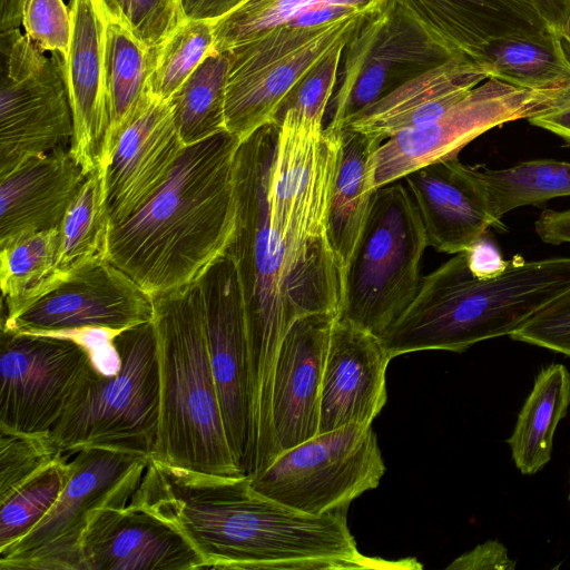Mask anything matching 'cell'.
Listing matches in <instances>:
<instances>
[{
  "label": "cell",
  "instance_id": "25",
  "mask_svg": "<svg viewBox=\"0 0 570 570\" xmlns=\"http://www.w3.org/2000/svg\"><path fill=\"white\" fill-rule=\"evenodd\" d=\"M87 174L60 149L31 158L0 179V246L22 235L60 228Z\"/></svg>",
  "mask_w": 570,
  "mask_h": 570
},
{
  "label": "cell",
  "instance_id": "44",
  "mask_svg": "<svg viewBox=\"0 0 570 570\" xmlns=\"http://www.w3.org/2000/svg\"><path fill=\"white\" fill-rule=\"evenodd\" d=\"M528 121L561 137L570 145V83L564 88L556 108L534 116Z\"/></svg>",
  "mask_w": 570,
  "mask_h": 570
},
{
  "label": "cell",
  "instance_id": "41",
  "mask_svg": "<svg viewBox=\"0 0 570 570\" xmlns=\"http://www.w3.org/2000/svg\"><path fill=\"white\" fill-rule=\"evenodd\" d=\"M510 337L570 357V289L540 309Z\"/></svg>",
  "mask_w": 570,
  "mask_h": 570
},
{
  "label": "cell",
  "instance_id": "45",
  "mask_svg": "<svg viewBox=\"0 0 570 570\" xmlns=\"http://www.w3.org/2000/svg\"><path fill=\"white\" fill-rule=\"evenodd\" d=\"M534 229L544 243L552 245L570 243V208L543 210L534 224Z\"/></svg>",
  "mask_w": 570,
  "mask_h": 570
},
{
  "label": "cell",
  "instance_id": "35",
  "mask_svg": "<svg viewBox=\"0 0 570 570\" xmlns=\"http://www.w3.org/2000/svg\"><path fill=\"white\" fill-rule=\"evenodd\" d=\"M213 46L214 22L185 19L159 46L149 49L148 89L169 100Z\"/></svg>",
  "mask_w": 570,
  "mask_h": 570
},
{
  "label": "cell",
  "instance_id": "16",
  "mask_svg": "<svg viewBox=\"0 0 570 570\" xmlns=\"http://www.w3.org/2000/svg\"><path fill=\"white\" fill-rule=\"evenodd\" d=\"M154 298L108 258L89 262L9 321L1 331L62 334L83 328L120 332L151 322Z\"/></svg>",
  "mask_w": 570,
  "mask_h": 570
},
{
  "label": "cell",
  "instance_id": "33",
  "mask_svg": "<svg viewBox=\"0 0 570 570\" xmlns=\"http://www.w3.org/2000/svg\"><path fill=\"white\" fill-rule=\"evenodd\" d=\"M471 169L500 220L515 208L570 196V163L567 161L533 159L503 169L472 166Z\"/></svg>",
  "mask_w": 570,
  "mask_h": 570
},
{
  "label": "cell",
  "instance_id": "3",
  "mask_svg": "<svg viewBox=\"0 0 570 570\" xmlns=\"http://www.w3.org/2000/svg\"><path fill=\"white\" fill-rule=\"evenodd\" d=\"M240 142L224 130L187 146L155 195L110 227L107 258L150 295L197 283L226 253Z\"/></svg>",
  "mask_w": 570,
  "mask_h": 570
},
{
  "label": "cell",
  "instance_id": "37",
  "mask_svg": "<svg viewBox=\"0 0 570 570\" xmlns=\"http://www.w3.org/2000/svg\"><path fill=\"white\" fill-rule=\"evenodd\" d=\"M61 454L50 432L26 434L0 432V502Z\"/></svg>",
  "mask_w": 570,
  "mask_h": 570
},
{
  "label": "cell",
  "instance_id": "27",
  "mask_svg": "<svg viewBox=\"0 0 570 570\" xmlns=\"http://www.w3.org/2000/svg\"><path fill=\"white\" fill-rule=\"evenodd\" d=\"M569 405L570 372L551 364L538 374L507 441L522 474H535L550 461L557 426Z\"/></svg>",
  "mask_w": 570,
  "mask_h": 570
},
{
  "label": "cell",
  "instance_id": "32",
  "mask_svg": "<svg viewBox=\"0 0 570 570\" xmlns=\"http://www.w3.org/2000/svg\"><path fill=\"white\" fill-rule=\"evenodd\" d=\"M110 227L100 166L87 176L60 225L59 272L68 276L89 262L107 258Z\"/></svg>",
  "mask_w": 570,
  "mask_h": 570
},
{
  "label": "cell",
  "instance_id": "49",
  "mask_svg": "<svg viewBox=\"0 0 570 570\" xmlns=\"http://www.w3.org/2000/svg\"><path fill=\"white\" fill-rule=\"evenodd\" d=\"M564 52L570 60V13L559 33Z\"/></svg>",
  "mask_w": 570,
  "mask_h": 570
},
{
  "label": "cell",
  "instance_id": "47",
  "mask_svg": "<svg viewBox=\"0 0 570 570\" xmlns=\"http://www.w3.org/2000/svg\"><path fill=\"white\" fill-rule=\"evenodd\" d=\"M550 27L559 35L570 13V0H531Z\"/></svg>",
  "mask_w": 570,
  "mask_h": 570
},
{
  "label": "cell",
  "instance_id": "43",
  "mask_svg": "<svg viewBox=\"0 0 570 570\" xmlns=\"http://www.w3.org/2000/svg\"><path fill=\"white\" fill-rule=\"evenodd\" d=\"M471 274L481 279L494 278L505 272L509 261L504 259L499 246L485 233L464 252Z\"/></svg>",
  "mask_w": 570,
  "mask_h": 570
},
{
  "label": "cell",
  "instance_id": "21",
  "mask_svg": "<svg viewBox=\"0 0 570 570\" xmlns=\"http://www.w3.org/2000/svg\"><path fill=\"white\" fill-rule=\"evenodd\" d=\"M72 32L66 79L73 118L69 153L89 175L101 166L109 131L105 16L99 0H70Z\"/></svg>",
  "mask_w": 570,
  "mask_h": 570
},
{
  "label": "cell",
  "instance_id": "26",
  "mask_svg": "<svg viewBox=\"0 0 570 570\" xmlns=\"http://www.w3.org/2000/svg\"><path fill=\"white\" fill-rule=\"evenodd\" d=\"M340 130L341 154L330 204L328 234L346 275L374 194L370 186L368 161L382 142L347 128Z\"/></svg>",
  "mask_w": 570,
  "mask_h": 570
},
{
  "label": "cell",
  "instance_id": "17",
  "mask_svg": "<svg viewBox=\"0 0 570 570\" xmlns=\"http://www.w3.org/2000/svg\"><path fill=\"white\" fill-rule=\"evenodd\" d=\"M185 148L170 100L147 88L102 166L111 226L125 220L155 195Z\"/></svg>",
  "mask_w": 570,
  "mask_h": 570
},
{
  "label": "cell",
  "instance_id": "28",
  "mask_svg": "<svg viewBox=\"0 0 570 570\" xmlns=\"http://www.w3.org/2000/svg\"><path fill=\"white\" fill-rule=\"evenodd\" d=\"M60 229L22 235L0 246L2 320L26 309L67 276L58 269Z\"/></svg>",
  "mask_w": 570,
  "mask_h": 570
},
{
  "label": "cell",
  "instance_id": "31",
  "mask_svg": "<svg viewBox=\"0 0 570 570\" xmlns=\"http://www.w3.org/2000/svg\"><path fill=\"white\" fill-rule=\"evenodd\" d=\"M228 65V52L210 51L169 99L185 147L226 130Z\"/></svg>",
  "mask_w": 570,
  "mask_h": 570
},
{
  "label": "cell",
  "instance_id": "40",
  "mask_svg": "<svg viewBox=\"0 0 570 570\" xmlns=\"http://www.w3.org/2000/svg\"><path fill=\"white\" fill-rule=\"evenodd\" d=\"M344 49L345 47L334 49L294 87L282 105L277 120L289 109L324 120L326 107L334 92Z\"/></svg>",
  "mask_w": 570,
  "mask_h": 570
},
{
  "label": "cell",
  "instance_id": "9",
  "mask_svg": "<svg viewBox=\"0 0 570 570\" xmlns=\"http://www.w3.org/2000/svg\"><path fill=\"white\" fill-rule=\"evenodd\" d=\"M50 53L19 28L0 32V179L31 158L71 145L65 58Z\"/></svg>",
  "mask_w": 570,
  "mask_h": 570
},
{
  "label": "cell",
  "instance_id": "5",
  "mask_svg": "<svg viewBox=\"0 0 570 570\" xmlns=\"http://www.w3.org/2000/svg\"><path fill=\"white\" fill-rule=\"evenodd\" d=\"M153 298L159 416L150 459L199 473L245 475L225 432L198 282Z\"/></svg>",
  "mask_w": 570,
  "mask_h": 570
},
{
  "label": "cell",
  "instance_id": "29",
  "mask_svg": "<svg viewBox=\"0 0 570 570\" xmlns=\"http://www.w3.org/2000/svg\"><path fill=\"white\" fill-rule=\"evenodd\" d=\"M102 11L106 22L105 81L110 124L101 166L106 164L117 135L148 88L150 63L149 49L118 18L104 8Z\"/></svg>",
  "mask_w": 570,
  "mask_h": 570
},
{
  "label": "cell",
  "instance_id": "11",
  "mask_svg": "<svg viewBox=\"0 0 570 570\" xmlns=\"http://www.w3.org/2000/svg\"><path fill=\"white\" fill-rule=\"evenodd\" d=\"M385 465L372 424L350 423L279 453L256 475L254 490L296 511L322 515L347 510L375 489Z\"/></svg>",
  "mask_w": 570,
  "mask_h": 570
},
{
  "label": "cell",
  "instance_id": "14",
  "mask_svg": "<svg viewBox=\"0 0 570 570\" xmlns=\"http://www.w3.org/2000/svg\"><path fill=\"white\" fill-rule=\"evenodd\" d=\"M90 361L71 336L1 331L0 432L49 433Z\"/></svg>",
  "mask_w": 570,
  "mask_h": 570
},
{
  "label": "cell",
  "instance_id": "7",
  "mask_svg": "<svg viewBox=\"0 0 570 570\" xmlns=\"http://www.w3.org/2000/svg\"><path fill=\"white\" fill-rule=\"evenodd\" d=\"M428 246L421 215L406 185L397 180L377 188L346 269L337 318L382 336L415 297Z\"/></svg>",
  "mask_w": 570,
  "mask_h": 570
},
{
  "label": "cell",
  "instance_id": "12",
  "mask_svg": "<svg viewBox=\"0 0 570 570\" xmlns=\"http://www.w3.org/2000/svg\"><path fill=\"white\" fill-rule=\"evenodd\" d=\"M566 87L538 91L485 79L435 120L384 140L368 161L371 189L375 191L428 165L458 158L468 144L494 127L553 109Z\"/></svg>",
  "mask_w": 570,
  "mask_h": 570
},
{
  "label": "cell",
  "instance_id": "15",
  "mask_svg": "<svg viewBox=\"0 0 570 570\" xmlns=\"http://www.w3.org/2000/svg\"><path fill=\"white\" fill-rule=\"evenodd\" d=\"M207 347L227 440L243 473L250 449V374L246 309L234 261L219 257L199 278Z\"/></svg>",
  "mask_w": 570,
  "mask_h": 570
},
{
  "label": "cell",
  "instance_id": "34",
  "mask_svg": "<svg viewBox=\"0 0 570 570\" xmlns=\"http://www.w3.org/2000/svg\"><path fill=\"white\" fill-rule=\"evenodd\" d=\"M390 0H245L234 11L214 22L212 51L226 52L272 29L291 27L305 13L324 6L358 11H381Z\"/></svg>",
  "mask_w": 570,
  "mask_h": 570
},
{
  "label": "cell",
  "instance_id": "22",
  "mask_svg": "<svg viewBox=\"0 0 570 570\" xmlns=\"http://www.w3.org/2000/svg\"><path fill=\"white\" fill-rule=\"evenodd\" d=\"M421 215L429 246L464 252L491 227L503 228L471 166L459 158L428 165L404 178Z\"/></svg>",
  "mask_w": 570,
  "mask_h": 570
},
{
  "label": "cell",
  "instance_id": "50",
  "mask_svg": "<svg viewBox=\"0 0 570 570\" xmlns=\"http://www.w3.org/2000/svg\"><path fill=\"white\" fill-rule=\"evenodd\" d=\"M569 500H570V492H569Z\"/></svg>",
  "mask_w": 570,
  "mask_h": 570
},
{
  "label": "cell",
  "instance_id": "36",
  "mask_svg": "<svg viewBox=\"0 0 570 570\" xmlns=\"http://www.w3.org/2000/svg\"><path fill=\"white\" fill-rule=\"evenodd\" d=\"M72 472L61 454L0 502V551L30 532L51 510Z\"/></svg>",
  "mask_w": 570,
  "mask_h": 570
},
{
  "label": "cell",
  "instance_id": "42",
  "mask_svg": "<svg viewBox=\"0 0 570 570\" xmlns=\"http://www.w3.org/2000/svg\"><path fill=\"white\" fill-rule=\"evenodd\" d=\"M515 560L498 540H488L455 558L446 566L448 570H513Z\"/></svg>",
  "mask_w": 570,
  "mask_h": 570
},
{
  "label": "cell",
  "instance_id": "46",
  "mask_svg": "<svg viewBox=\"0 0 570 570\" xmlns=\"http://www.w3.org/2000/svg\"><path fill=\"white\" fill-rule=\"evenodd\" d=\"M245 0H179L186 19L216 22Z\"/></svg>",
  "mask_w": 570,
  "mask_h": 570
},
{
  "label": "cell",
  "instance_id": "1",
  "mask_svg": "<svg viewBox=\"0 0 570 570\" xmlns=\"http://www.w3.org/2000/svg\"><path fill=\"white\" fill-rule=\"evenodd\" d=\"M341 130L289 109L239 144L236 224L226 249L243 289L250 417L272 424V382L281 343L309 314L338 317L345 271L332 246L328 212Z\"/></svg>",
  "mask_w": 570,
  "mask_h": 570
},
{
  "label": "cell",
  "instance_id": "8",
  "mask_svg": "<svg viewBox=\"0 0 570 570\" xmlns=\"http://www.w3.org/2000/svg\"><path fill=\"white\" fill-rule=\"evenodd\" d=\"M381 11L352 13L314 28L278 27L226 51V130L243 141L276 122L294 87L334 49L346 47Z\"/></svg>",
  "mask_w": 570,
  "mask_h": 570
},
{
  "label": "cell",
  "instance_id": "24",
  "mask_svg": "<svg viewBox=\"0 0 570 570\" xmlns=\"http://www.w3.org/2000/svg\"><path fill=\"white\" fill-rule=\"evenodd\" d=\"M488 78L485 66L469 58L452 59L402 83L346 119L340 129L383 142L402 130L435 120Z\"/></svg>",
  "mask_w": 570,
  "mask_h": 570
},
{
  "label": "cell",
  "instance_id": "18",
  "mask_svg": "<svg viewBox=\"0 0 570 570\" xmlns=\"http://www.w3.org/2000/svg\"><path fill=\"white\" fill-rule=\"evenodd\" d=\"M80 553L81 570L206 569L179 530L131 501L91 513Z\"/></svg>",
  "mask_w": 570,
  "mask_h": 570
},
{
  "label": "cell",
  "instance_id": "38",
  "mask_svg": "<svg viewBox=\"0 0 570 570\" xmlns=\"http://www.w3.org/2000/svg\"><path fill=\"white\" fill-rule=\"evenodd\" d=\"M148 49L159 46L186 18L179 0H99Z\"/></svg>",
  "mask_w": 570,
  "mask_h": 570
},
{
  "label": "cell",
  "instance_id": "48",
  "mask_svg": "<svg viewBox=\"0 0 570 570\" xmlns=\"http://www.w3.org/2000/svg\"><path fill=\"white\" fill-rule=\"evenodd\" d=\"M24 0H0V32L19 28Z\"/></svg>",
  "mask_w": 570,
  "mask_h": 570
},
{
  "label": "cell",
  "instance_id": "23",
  "mask_svg": "<svg viewBox=\"0 0 570 570\" xmlns=\"http://www.w3.org/2000/svg\"><path fill=\"white\" fill-rule=\"evenodd\" d=\"M454 53L483 65L498 39L558 35L531 0H397Z\"/></svg>",
  "mask_w": 570,
  "mask_h": 570
},
{
  "label": "cell",
  "instance_id": "10",
  "mask_svg": "<svg viewBox=\"0 0 570 570\" xmlns=\"http://www.w3.org/2000/svg\"><path fill=\"white\" fill-rule=\"evenodd\" d=\"M148 461L107 448L77 452L57 502L30 532L0 551V570H81L80 542L91 513L128 504Z\"/></svg>",
  "mask_w": 570,
  "mask_h": 570
},
{
  "label": "cell",
  "instance_id": "2",
  "mask_svg": "<svg viewBox=\"0 0 570 570\" xmlns=\"http://www.w3.org/2000/svg\"><path fill=\"white\" fill-rule=\"evenodd\" d=\"M145 507L191 543L206 569L416 570L414 558L362 554L346 511L307 514L272 500L248 475L199 473L168 464L155 468Z\"/></svg>",
  "mask_w": 570,
  "mask_h": 570
},
{
  "label": "cell",
  "instance_id": "30",
  "mask_svg": "<svg viewBox=\"0 0 570 570\" xmlns=\"http://www.w3.org/2000/svg\"><path fill=\"white\" fill-rule=\"evenodd\" d=\"M490 78L519 88L550 90L570 83V60L559 35L538 39H498L484 49Z\"/></svg>",
  "mask_w": 570,
  "mask_h": 570
},
{
  "label": "cell",
  "instance_id": "19",
  "mask_svg": "<svg viewBox=\"0 0 570 570\" xmlns=\"http://www.w3.org/2000/svg\"><path fill=\"white\" fill-rule=\"evenodd\" d=\"M336 315L296 320L278 348L272 382V426L276 456L318 432L321 385Z\"/></svg>",
  "mask_w": 570,
  "mask_h": 570
},
{
  "label": "cell",
  "instance_id": "39",
  "mask_svg": "<svg viewBox=\"0 0 570 570\" xmlns=\"http://www.w3.org/2000/svg\"><path fill=\"white\" fill-rule=\"evenodd\" d=\"M21 24L41 51L68 57L72 32L69 7L62 0H24Z\"/></svg>",
  "mask_w": 570,
  "mask_h": 570
},
{
  "label": "cell",
  "instance_id": "13",
  "mask_svg": "<svg viewBox=\"0 0 570 570\" xmlns=\"http://www.w3.org/2000/svg\"><path fill=\"white\" fill-rule=\"evenodd\" d=\"M341 85L330 128L342 124L407 80L455 58L397 0L370 19L344 49ZM466 58V57H463Z\"/></svg>",
  "mask_w": 570,
  "mask_h": 570
},
{
  "label": "cell",
  "instance_id": "4",
  "mask_svg": "<svg viewBox=\"0 0 570 570\" xmlns=\"http://www.w3.org/2000/svg\"><path fill=\"white\" fill-rule=\"evenodd\" d=\"M568 289L570 257L515 255L503 274L481 279L462 252L421 278L413 301L380 338L391 358L429 350L461 353L511 336Z\"/></svg>",
  "mask_w": 570,
  "mask_h": 570
},
{
  "label": "cell",
  "instance_id": "20",
  "mask_svg": "<svg viewBox=\"0 0 570 570\" xmlns=\"http://www.w3.org/2000/svg\"><path fill=\"white\" fill-rule=\"evenodd\" d=\"M391 360L377 335L335 320L323 371L317 434L350 423L372 424L387 400Z\"/></svg>",
  "mask_w": 570,
  "mask_h": 570
},
{
  "label": "cell",
  "instance_id": "6",
  "mask_svg": "<svg viewBox=\"0 0 570 570\" xmlns=\"http://www.w3.org/2000/svg\"><path fill=\"white\" fill-rule=\"evenodd\" d=\"M119 357L114 374L88 363L50 431L63 454L107 448L149 456L159 416V372L153 321L116 333Z\"/></svg>",
  "mask_w": 570,
  "mask_h": 570
}]
</instances>
